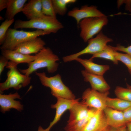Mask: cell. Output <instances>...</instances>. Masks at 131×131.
<instances>
[{
	"instance_id": "1",
	"label": "cell",
	"mask_w": 131,
	"mask_h": 131,
	"mask_svg": "<svg viewBox=\"0 0 131 131\" xmlns=\"http://www.w3.org/2000/svg\"><path fill=\"white\" fill-rule=\"evenodd\" d=\"M36 58L28 64V67L25 69H19L22 73L28 76L40 69L46 68L49 73H53L57 70L59 60L58 57L50 49L45 47L35 54Z\"/></svg>"
},
{
	"instance_id": "2",
	"label": "cell",
	"mask_w": 131,
	"mask_h": 131,
	"mask_svg": "<svg viewBox=\"0 0 131 131\" xmlns=\"http://www.w3.org/2000/svg\"><path fill=\"white\" fill-rule=\"evenodd\" d=\"M63 27L57 18L45 15L41 17L28 21L16 20L14 26L15 29H36L44 31L49 34L56 33Z\"/></svg>"
},
{
	"instance_id": "3",
	"label": "cell",
	"mask_w": 131,
	"mask_h": 131,
	"mask_svg": "<svg viewBox=\"0 0 131 131\" xmlns=\"http://www.w3.org/2000/svg\"><path fill=\"white\" fill-rule=\"evenodd\" d=\"M35 74L38 77L42 85L49 88L52 94L57 98L75 99V95L63 82L59 74L50 77L47 76L44 72H36Z\"/></svg>"
},
{
	"instance_id": "4",
	"label": "cell",
	"mask_w": 131,
	"mask_h": 131,
	"mask_svg": "<svg viewBox=\"0 0 131 131\" xmlns=\"http://www.w3.org/2000/svg\"><path fill=\"white\" fill-rule=\"evenodd\" d=\"M49 34V33L40 30L26 31L18 30L15 28H9L0 49L1 50H14L17 45L23 42L41 35Z\"/></svg>"
},
{
	"instance_id": "5",
	"label": "cell",
	"mask_w": 131,
	"mask_h": 131,
	"mask_svg": "<svg viewBox=\"0 0 131 131\" xmlns=\"http://www.w3.org/2000/svg\"><path fill=\"white\" fill-rule=\"evenodd\" d=\"M17 65L10 61H8L6 67L9 69L7 73V79L4 82L0 83L1 94L3 91L10 88L18 90L30 83L31 78L20 73L17 69Z\"/></svg>"
},
{
	"instance_id": "6",
	"label": "cell",
	"mask_w": 131,
	"mask_h": 131,
	"mask_svg": "<svg viewBox=\"0 0 131 131\" xmlns=\"http://www.w3.org/2000/svg\"><path fill=\"white\" fill-rule=\"evenodd\" d=\"M106 16L84 19L80 22L78 27L80 29V36L85 42L92 38L95 35L99 33L103 27L108 23Z\"/></svg>"
},
{
	"instance_id": "7",
	"label": "cell",
	"mask_w": 131,
	"mask_h": 131,
	"mask_svg": "<svg viewBox=\"0 0 131 131\" xmlns=\"http://www.w3.org/2000/svg\"><path fill=\"white\" fill-rule=\"evenodd\" d=\"M113 41L112 39L100 32L95 37L88 41V45L84 49L76 53L63 57V61L64 62H67L75 60L82 55L87 54L92 55L97 53L104 49L107 46L108 43Z\"/></svg>"
},
{
	"instance_id": "8",
	"label": "cell",
	"mask_w": 131,
	"mask_h": 131,
	"mask_svg": "<svg viewBox=\"0 0 131 131\" xmlns=\"http://www.w3.org/2000/svg\"><path fill=\"white\" fill-rule=\"evenodd\" d=\"M109 94V91L101 92L88 88L83 93L82 101L89 107L103 110L106 107V101Z\"/></svg>"
},
{
	"instance_id": "9",
	"label": "cell",
	"mask_w": 131,
	"mask_h": 131,
	"mask_svg": "<svg viewBox=\"0 0 131 131\" xmlns=\"http://www.w3.org/2000/svg\"><path fill=\"white\" fill-rule=\"evenodd\" d=\"M67 14L69 16L75 19L78 27L80 21L84 19L106 16L105 14L98 9L96 6H89L87 5L83 6L80 8H74L69 11Z\"/></svg>"
},
{
	"instance_id": "10",
	"label": "cell",
	"mask_w": 131,
	"mask_h": 131,
	"mask_svg": "<svg viewBox=\"0 0 131 131\" xmlns=\"http://www.w3.org/2000/svg\"><path fill=\"white\" fill-rule=\"evenodd\" d=\"M57 101L54 104L52 105L51 107L56 110V113L54 118L50 124L45 131H49L52 127L60 119L63 114L67 110H69L75 103L79 101L80 98L74 99H69L62 98H57Z\"/></svg>"
},
{
	"instance_id": "11",
	"label": "cell",
	"mask_w": 131,
	"mask_h": 131,
	"mask_svg": "<svg viewBox=\"0 0 131 131\" xmlns=\"http://www.w3.org/2000/svg\"><path fill=\"white\" fill-rule=\"evenodd\" d=\"M45 45L42 39L37 37L19 44L14 50L25 55L36 54L44 48Z\"/></svg>"
},
{
	"instance_id": "12",
	"label": "cell",
	"mask_w": 131,
	"mask_h": 131,
	"mask_svg": "<svg viewBox=\"0 0 131 131\" xmlns=\"http://www.w3.org/2000/svg\"><path fill=\"white\" fill-rule=\"evenodd\" d=\"M16 99H21L20 96L17 92L10 93L8 95L0 94V106L1 111L4 113L9 111L11 108H14L21 111L23 109V106L19 101Z\"/></svg>"
},
{
	"instance_id": "13",
	"label": "cell",
	"mask_w": 131,
	"mask_h": 131,
	"mask_svg": "<svg viewBox=\"0 0 131 131\" xmlns=\"http://www.w3.org/2000/svg\"><path fill=\"white\" fill-rule=\"evenodd\" d=\"M84 80L90 83L92 89L101 92L109 91L110 87L103 76L89 73L85 70L81 71Z\"/></svg>"
},
{
	"instance_id": "14",
	"label": "cell",
	"mask_w": 131,
	"mask_h": 131,
	"mask_svg": "<svg viewBox=\"0 0 131 131\" xmlns=\"http://www.w3.org/2000/svg\"><path fill=\"white\" fill-rule=\"evenodd\" d=\"M108 126L103 110H98L82 131H104Z\"/></svg>"
},
{
	"instance_id": "15",
	"label": "cell",
	"mask_w": 131,
	"mask_h": 131,
	"mask_svg": "<svg viewBox=\"0 0 131 131\" xmlns=\"http://www.w3.org/2000/svg\"><path fill=\"white\" fill-rule=\"evenodd\" d=\"M103 110L109 126L118 128L126 125L123 111L107 107Z\"/></svg>"
},
{
	"instance_id": "16",
	"label": "cell",
	"mask_w": 131,
	"mask_h": 131,
	"mask_svg": "<svg viewBox=\"0 0 131 131\" xmlns=\"http://www.w3.org/2000/svg\"><path fill=\"white\" fill-rule=\"evenodd\" d=\"M89 109L82 101L75 103L69 110L70 115L67 123H73L83 118L87 115Z\"/></svg>"
},
{
	"instance_id": "17",
	"label": "cell",
	"mask_w": 131,
	"mask_h": 131,
	"mask_svg": "<svg viewBox=\"0 0 131 131\" xmlns=\"http://www.w3.org/2000/svg\"><path fill=\"white\" fill-rule=\"evenodd\" d=\"M75 60L79 63L84 67V70L86 72L90 74L103 76L110 69L109 66L96 64L93 62L92 59H84L79 57Z\"/></svg>"
},
{
	"instance_id": "18",
	"label": "cell",
	"mask_w": 131,
	"mask_h": 131,
	"mask_svg": "<svg viewBox=\"0 0 131 131\" xmlns=\"http://www.w3.org/2000/svg\"><path fill=\"white\" fill-rule=\"evenodd\" d=\"M29 20L41 17L44 15L42 11L41 0H31L25 5L22 11Z\"/></svg>"
},
{
	"instance_id": "19",
	"label": "cell",
	"mask_w": 131,
	"mask_h": 131,
	"mask_svg": "<svg viewBox=\"0 0 131 131\" xmlns=\"http://www.w3.org/2000/svg\"><path fill=\"white\" fill-rule=\"evenodd\" d=\"M2 55L8 60L17 65L21 63H26L28 64L33 61L36 58V56L26 55L22 54L15 50L6 49H2Z\"/></svg>"
},
{
	"instance_id": "20",
	"label": "cell",
	"mask_w": 131,
	"mask_h": 131,
	"mask_svg": "<svg viewBox=\"0 0 131 131\" xmlns=\"http://www.w3.org/2000/svg\"><path fill=\"white\" fill-rule=\"evenodd\" d=\"M98 110L90 108L87 115L83 118L73 123H67L64 129L66 131H82Z\"/></svg>"
},
{
	"instance_id": "21",
	"label": "cell",
	"mask_w": 131,
	"mask_h": 131,
	"mask_svg": "<svg viewBox=\"0 0 131 131\" xmlns=\"http://www.w3.org/2000/svg\"><path fill=\"white\" fill-rule=\"evenodd\" d=\"M27 0H8L5 16L6 19H14L15 15L22 12Z\"/></svg>"
},
{
	"instance_id": "22",
	"label": "cell",
	"mask_w": 131,
	"mask_h": 131,
	"mask_svg": "<svg viewBox=\"0 0 131 131\" xmlns=\"http://www.w3.org/2000/svg\"><path fill=\"white\" fill-rule=\"evenodd\" d=\"M106 106L115 110L123 111L131 106V102L117 98H111L108 97Z\"/></svg>"
},
{
	"instance_id": "23",
	"label": "cell",
	"mask_w": 131,
	"mask_h": 131,
	"mask_svg": "<svg viewBox=\"0 0 131 131\" xmlns=\"http://www.w3.org/2000/svg\"><path fill=\"white\" fill-rule=\"evenodd\" d=\"M113 51L111 46L107 45L104 49L92 54L90 59H92L95 58H104L112 61L115 64L117 65L118 61L115 57L113 53Z\"/></svg>"
},
{
	"instance_id": "24",
	"label": "cell",
	"mask_w": 131,
	"mask_h": 131,
	"mask_svg": "<svg viewBox=\"0 0 131 131\" xmlns=\"http://www.w3.org/2000/svg\"><path fill=\"white\" fill-rule=\"evenodd\" d=\"M55 12L56 14L63 16L67 11V4L75 2L76 0H52Z\"/></svg>"
},
{
	"instance_id": "25",
	"label": "cell",
	"mask_w": 131,
	"mask_h": 131,
	"mask_svg": "<svg viewBox=\"0 0 131 131\" xmlns=\"http://www.w3.org/2000/svg\"><path fill=\"white\" fill-rule=\"evenodd\" d=\"M114 93L117 98L131 102V89L117 86Z\"/></svg>"
},
{
	"instance_id": "26",
	"label": "cell",
	"mask_w": 131,
	"mask_h": 131,
	"mask_svg": "<svg viewBox=\"0 0 131 131\" xmlns=\"http://www.w3.org/2000/svg\"><path fill=\"white\" fill-rule=\"evenodd\" d=\"M42 11L45 15L56 18L52 0H41Z\"/></svg>"
},
{
	"instance_id": "27",
	"label": "cell",
	"mask_w": 131,
	"mask_h": 131,
	"mask_svg": "<svg viewBox=\"0 0 131 131\" xmlns=\"http://www.w3.org/2000/svg\"><path fill=\"white\" fill-rule=\"evenodd\" d=\"M113 53L116 60L123 63L127 67L131 74V56L127 53H119L114 50Z\"/></svg>"
},
{
	"instance_id": "28",
	"label": "cell",
	"mask_w": 131,
	"mask_h": 131,
	"mask_svg": "<svg viewBox=\"0 0 131 131\" xmlns=\"http://www.w3.org/2000/svg\"><path fill=\"white\" fill-rule=\"evenodd\" d=\"M14 21V19L11 20L6 19L1 24L0 26V45H1L3 43L9 27Z\"/></svg>"
},
{
	"instance_id": "29",
	"label": "cell",
	"mask_w": 131,
	"mask_h": 131,
	"mask_svg": "<svg viewBox=\"0 0 131 131\" xmlns=\"http://www.w3.org/2000/svg\"><path fill=\"white\" fill-rule=\"evenodd\" d=\"M111 47L114 50L124 52L131 56V45L125 47L120 44H118L116 47L111 46Z\"/></svg>"
},
{
	"instance_id": "30",
	"label": "cell",
	"mask_w": 131,
	"mask_h": 131,
	"mask_svg": "<svg viewBox=\"0 0 131 131\" xmlns=\"http://www.w3.org/2000/svg\"><path fill=\"white\" fill-rule=\"evenodd\" d=\"M8 60L1 55L0 57V75L3 71L4 67L7 66Z\"/></svg>"
},
{
	"instance_id": "31",
	"label": "cell",
	"mask_w": 131,
	"mask_h": 131,
	"mask_svg": "<svg viewBox=\"0 0 131 131\" xmlns=\"http://www.w3.org/2000/svg\"><path fill=\"white\" fill-rule=\"evenodd\" d=\"M123 112L126 123L127 122H131V106Z\"/></svg>"
},
{
	"instance_id": "32",
	"label": "cell",
	"mask_w": 131,
	"mask_h": 131,
	"mask_svg": "<svg viewBox=\"0 0 131 131\" xmlns=\"http://www.w3.org/2000/svg\"><path fill=\"white\" fill-rule=\"evenodd\" d=\"M8 0H0V11L7 8Z\"/></svg>"
},
{
	"instance_id": "33",
	"label": "cell",
	"mask_w": 131,
	"mask_h": 131,
	"mask_svg": "<svg viewBox=\"0 0 131 131\" xmlns=\"http://www.w3.org/2000/svg\"><path fill=\"white\" fill-rule=\"evenodd\" d=\"M104 131H118L117 128L109 126Z\"/></svg>"
},
{
	"instance_id": "34",
	"label": "cell",
	"mask_w": 131,
	"mask_h": 131,
	"mask_svg": "<svg viewBox=\"0 0 131 131\" xmlns=\"http://www.w3.org/2000/svg\"><path fill=\"white\" fill-rule=\"evenodd\" d=\"M117 128L118 131H127L126 125Z\"/></svg>"
},
{
	"instance_id": "35",
	"label": "cell",
	"mask_w": 131,
	"mask_h": 131,
	"mask_svg": "<svg viewBox=\"0 0 131 131\" xmlns=\"http://www.w3.org/2000/svg\"><path fill=\"white\" fill-rule=\"evenodd\" d=\"M126 126L127 131H131V122L126 123Z\"/></svg>"
},
{
	"instance_id": "36",
	"label": "cell",
	"mask_w": 131,
	"mask_h": 131,
	"mask_svg": "<svg viewBox=\"0 0 131 131\" xmlns=\"http://www.w3.org/2000/svg\"><path fill=\"white\" fill-rule=\"evenodd\" d=\"M37 131H45V129H44L41 126H39L38 128Z\"/></svg>"
},
{
	"instance_id": "37",
	"label": "cell",
	"mask_w": 131,
	"mask_h": 131,
	"mask_svg": "<svg viewBox=\"0 0 131 131\" xmlns=\"http://www.w3.org/2000/svg\"><path fill=\"white\" fill-rule=\"evenodd\" d=\"M127 88L131 89V85H129L128 84H127Z\"/></svg>"
},
{
	"instance_id": "38",
	"label": "cell",
	"mask_w": 131,
	"mask_h": 131,
	"mask_svg": "<svg viewBox=\"0 0 131 131\" xmlns=\"http://www.w3.org/2000/svg\"><path fill=\"white\" fill-rule=\"evenodd\" d=\"M0 20H4V18L2 16H0Z\"/></svg>"
},
{
	"instance_id": "39",
	"label": "cell",
	"mask_w": 131,
	"mask_h": 131,
	"mask_svg": "<svg viewBox=\"0 0 131 131\" xmlns=\"http://www.w3.org/2000/svg\"></svg>"
}]
</instances>
